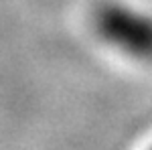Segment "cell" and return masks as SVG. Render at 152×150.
<instances>
[{
	"instance_id": "cell-1",
	"label": "cell",
	"mask_w": 152,
	"mask_h": 150,
	"mask_svg": "<svg viewBox=\"0 0 152 150\" xmlns=\"http://www.w3.org/2000/svg\"><path fill=\"white\" fill-rule=\"evenodd\" d=\"M97 31L107 43L140 59H152V18L122 6H105L97 14Z\"/></svg>"
}]
</instances>
